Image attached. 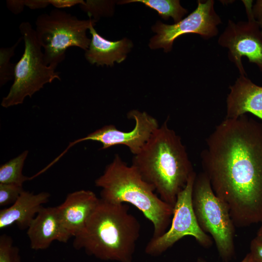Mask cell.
<instances>
[{
	"label": "cell",
	"instance_id": "277c9868",
	"mask_svg": "<svg viewBox=\"0 0 262 262\" xmlns=\"http://www.w3.org/2000/svg\"><path fill=\"white\" fill-rule=\"evenodd\" d=\"M95 183L101 189V199L130 203L141 211L152 224V238L161 236L168 229L174 207L164 201L137 169L132 164L128 165L118 154L115 155Z\"/></svg>",
	"mask_w": 262,
	"mask_h": 262
},
{
	"label": "cell",
	"instance_id": "4fadbf2b",
	"mask_svg": "<svg viewBox=\"0 0 262 262\" xmlns=\"http://www.w3.org/2000/svg\"><path fill=\"white\" fill-rule=\"evenodd\" d=\"M229 88L226 118H236L249 113L262 121V86L240 75Z\"/></svg>",
	"mask_w": 262,
	"mask_h": 262
},
{
	"label": "cell",
	"instance_id": "e0dca14e",
	"mask_svg": "<svg viewBox=\"0 0 262 262\" xmlns=\"http://www.w3.org/2000/svg\"><path fill=\"white\" fill-rule=\"evenodd\" d=\"M133 2L144 3L146 6L156 11L164 19L172 17L175 23L180 21L187 12V10L180 5L178 0H123L119 3Z\"/></svg>",
	"mask_w": 262,
	"mask_h": 262
},
{
	"label": "cell",
	"instance_id": "603a6c76",
	"mask_svg": "<svg viewBox=\"0 0 262 262\" xmlns=\"http://www.w3.org/2000/svg\"><path fill=\"white\" fill-rule=\"evenodd\" d=\"M50 4L57 9L70 7L76 5H83L85 1L82 0H49Z\"/></svg>",
	"mask_w": 262,
	"mask_h": 262
},
{
	"label": "cell",
	"instance_id": "44dd1931",
	"mask_svg": "<svg viewBox=\"0 0 262 262\" xmlns=\"http://www.w3.org/2000/svg\"><path fill=\"white\" fill-rule=\"evenodd\" d=\"M23 191L22 186L0 183V206L13 204Z\"/></svg>",
	"mask_w": 262,
	"mask_h": 262
},
{
	"label": "cell",
	"instance_id": "f1b7e54d",
	"mask_svg": "<svg viewBox=\"0 0 262 262\" xmlns=\"http://www.w3.org/2000/svg\"></svg>",
	"mask_w": 262,
	"mask_h": 262
},
{
	"label": "cell",
	"instance_id": "3957f363",
	"mask_svg": "<svg viewBox=\"0 0 262 262\" xmlns=\"http://www.w3.org/2000/svg\"><path fill=\"white\" fill-rule=\"evenodd\" d=\"M140 224L125 203L100 198L73 246L103 261L132 262L140 234Z\"/></svg>",
	"mask_w": 262,
	"mask_h": 262
},
{
	"label": "cell",
	"instance_id": "cb8c5ba5",
	"mask_svg": "<svg viewBox=\"0 0 262 262\" xmlns=\"http://www.w3.org/2000/svg\"><path fill=\"white\" fill-rule=\"evenodd\" d=\"M252 10L254 19L260 28H262V0H256L252 6Z\"/></svg>",
	"mask_w": 262,
	"mask_h": 262
},
{
	"label": "cell",
	"instance_id": "5bb4252c",
	"mask_svg": "<svg viewBox=\"0 0 262 262\" xmlns=\"http://www.w3.org/2000/svg\"><path fill=\"white\" fill-rule=\"evenodd\" d=\"M30 246L34 250L48 248L54 241L66 243L71 237L64 229L56 207H43L27 229Z\"/></svg>",
	"mask_w": 262,
	"mask_h": 262
},
{
	"label": "cell",
	"instance_id": "9a60e30c",
	"mask_svg": "<svg viewBox=\"0 0 262 262\" xmlns=\"http://www.w3.org/2000/svg\"><path fill=\"white\" fill-rule=\"evenodd\" d=\"M49 197L50 194L48 192L34 194L24 190L11 206L0 210V229L14 224L21 229H28Z\"/></svg>",
	"mask_w": 262,
	"mask_h": 262
},
{
	"label": "cell",
	"instance_id": "52a82bcc",
	"mask_svg": "<svg viewBox=\"0 0 262 262\" xmlns=\"http://www.w3.org/2000/svg\"><path fill=\"white\" fill-rule=\"evenodd\" d=\"M192 205L199 226L213 238L220 256L228 261L234 251L235 226L229 210L213 192L207 176L196 175Z\"/></svg>",
	"mask_w": 262,
	"mask_h": 262
},
{
	"label": "cell",
	"instance_id": "ac0fdd59",
	"mask_svg": "<svg viewBox=\"0 0 262 262\" xmlns=\"http://www.w3.org/2000/svg\"><path fill=\"white\" fill-rule=\"evenodd\" d=\"M28 154V151L25 150L0 166V183L22 186L24 182L31 179V178L25 176L22 174L23 167Z\"/></svg>",
	"mask_w": 262,
	"mask_h": 262
},
{
	"label": "cell",
	"instance_id": "8992f818",
	"mask_svg": "<svg viewBox=\"0 0 262 262\" xmlns=\"http://www.w3.org/2000/svg\"><path fill=\"white\" fill-rule=\"evenodd\" d=\"M19 29L24 42L22 56L15 65L14 81L7 95L1 101L4 108L22 104L45 84L61 80L54 67L45 63L44 53L33 29L29 22H23Z\"/></svg>",
	"mask_w": 262,
	"mask_h": 262
},
{
	"label": "cell",
	"instance_id": "ba28073f",
	"mask_svg": "<svg viewBox=\"0 0 262 262\" xmlns=\"http://www.w3.org/2000/svg\"><path fill=\"white\" fill-rule=\"evenodd\" d=\"M196 175L194 172L178 194L170 228L161 236L151 238L147 243L145 250L147 255L159 256L186 236L194 237L204 247L212 244L211 237L199 226L193 208L192 192Z\"/></svg>",
	"mask_w": 262,
	"mask_h": 262
},
{
	"label": "cell",
	"instance_id": "ffe728a7",
	"mask_svg": "<svg viewBox=\"0 0 262 262\" xmlns=\"http://www.w3.org/2000/svg\"><path fill=\"white\" fill-rule=\"evenodd\" d=\"M12 238L3 234L0 237V262H21L17 247L13 244Z\"/></svg>",
	"mask_w": 262,
	"mask_h": 262
},
{
	"label": "cell",
	"instance_id": "d6986e66",
	"mask_svg": "<svg viewBox=\"0 0 262 262\" xmlns=\"http://www.w3.org/2000/svg\"><path fill=\"white\" fill-rule=\"evenodd\" d=\"M23 39L20 37L12 47L0 49V86L11 80L15 75V65L10 62L14 55L16 48Z\"/></svg>",
	"mask_w": 262,
	"mask_h": 262
},
{
	"label": "cell",
	"instance_id": "8fae6325",
	"mask_svg": "<svg viewBox=\"0 0 262 262\" xmlns=\"http://www.w3.org/2000/svg\"><path fill=\"white\" fill-rule=\"evenodd\" d=\"M127 117L135 122V126L132 130L124 131L118 130L113 125L104 126L84 137L70 143L67 148L59 155V157L61 158L75 144L85 141L100 143L102 145L100 149L123 145L127 147L134 155H136L160 125L156 118L146 112L132 110L128 112Z\"/></svg>",
	"mask_w": 262,
	"mask_h": 262
},
{
	"label": "cell",
	"instance_id": "484cf974",
	"mask_svg": "<svg viewBox=\"0 0 262 262\" xmlns=\"http://www.w3.org/2000/svg\"><path fill=\"white\" fill-rule=\"evenodd\" d=\"M25 6L31 9L43 8L50 4L49 0H24Z\"/></svg>",
	"mask_w": 262,
	"mask_h": 262
},
{
	"label": "cell",
	"instance_id": "2e32d148",
	"mask_svg": "<svg viewBox=\"0 0 262 262\" xmlns=\"http://www.w3.org/2000/svg\"><path fill=\"white\" fill-rule=\"evenodd\" d=\"M93 25L89 28L92 39L85 57L91 64L112 66L114 62H123L132 46L130 40L124 38L117 41L106 39L99 34Z\"/></svg>",
	"mask_w": 262,
	"mask_h": 262
},
{
	"label": "cell",
	"instance_id": "9c48e42d",
	"mask_svg": "<svg viewBox=\"0 0 262 262\" xmlns=\"http://www.w3.org/2000/svg\"><path fill=\"white\" fill-rule=\"evenodd\" d=\"M242 1L248 20L235 23L229 20L218 42L221 46L228 48V58L236 65L240 75L246 76L241 61L243 56L247 57L249 62L256 65L262 72V34L253 16V0Z\"/></svg>",
	"mask_w": 262,
	"mask_h": 262
},
{
	"label": "cell",
	"instance_id": "30bf717a",
	"mask_svg": "<svg viewBox=\"0 0 262 262\" xmlns=\"http://www.w3.org/2000/svg\"><path fill=\"white\" fill-rule=\"evenodd\" d=\"M214 4L213 0H198L196 9L179 22L167 25L158 21L152 27L157 34L150 39L149 47L151 49L163 48L168 52L171 50L174 40L181 35L196 33L205 39L215 36L221 19L215 12Z\"/></svg>",
	"mask_w": 262,
	"mask_h": 262
},
{
	"label": "cell",
	"instance_id": "6da1fadb",
	"mask_svg": "<svg viewBox=\"0 0 262 262\" xmlns=\"http://www.w3.org/2000/svg\"><path fill=\"white\" fill-rule=\"evenodd\" d=\"M203 173L235 227L262 222V121L243 115L223 120L201 153Z\"/></svg>",
	"mask_w": 262,
	"mask_h": 262
},
{
	"label": "cell",
	"instance_id": "d4e9b609",
	"mask_svg": "<svg viewBox=\"0 0 262 262\" xmlns=\"http://www.w3.org/2000/svg\"><path fill=\"white\" fill-rule=\"evenodd\" d=\"M6 4L9 10L15 14L21 13L25 6L24 0H6Z\"/></svg>",
	"mask_w": 262,
	"mask_h": 262
},
{
	"label": "cell",
	"instance_id": "5b68a950",
	"mask_svg": "<svg viewBox=\"0 0 262 262\" xmlns=\"http://www.w3.org/2000/svg\"><path fill=\"white\" fill-rule=\"evenodd\" d=\"M95 19L81 20L60 9L39 15L35 21L37 38L44 49L46 64L56 68L65 60L66 51L71 47H77L85 51L91 39L86 31L95 25Z\"/></svg>",
	"mask_w": 262,
	"mask_h": 262
},
{
	"label": "cell",
	"instance_id": "83f0119b",
	"mask_svg": "<svg viewBox=\"0 0 262 262\" xmlns=\"http://www.w3.org/2000/svg\"><path fill=\"white\" fill-rule=\"evenodd\" d=\"M261 223V226L257 232L256 238L259 240H262V222Z\"/></svg>",
	"mask_w": 262,
	"mask_h": 262
},
{
	"label": "cell",
	"instance_id": "4316f807",
	"mask_svg": "<svg viewBox=\"0 0 262 262\" xmlns=\"http://www.w3.org/2000/svg\"><path fill=\"white\" fill-rule=\"evenodd\" d=\"M196 262H206L202 259H198ZM241 262H254L250 254L248 253Z\"/></svg>",
	"mask_w": 262,
	"mask_h": 262
},
{
	"label": "cell",
	"instance_id": "7a4b0ae2",
	"mask_svg": "<svg viewBox=\"0 0 262 262\" xmlns=\"http://www.w3.org/2000/svg\"><path fill=\"white\" fill-rule=\"evenodd\" d=\"M167 119L134 155L133 165L159 196L174 207L179 193L195 172L181 138Z\"/></svg>",
	"mask_w": 262,
	"mask_h": 262
},
{
	"label": "cell",
	"instance_id": "7402d4cb",
	"mask_svg": "<svg viewBox=\"0 0 262 262\" xmlns=\"http://www.w3.org/2000/svg\"><path fill=\"white\" fill-rule=\"evenodd\" d=\"M249 253L254 262H262V240L255 237L251 241Z\"/></svg>",
	"mask_w": 262,
	"mask_h": 262
},
{
	"label": "cell",
	"instance_id": "7c38bea8",
	"mask_svg": "<svg viewBox=\"0 0 262 262\" xmlns=\"http://www.w3.org/2000/svg\"><path fill=\"white\" fill-rule=\"evenodd\" d=\"M99 199L93 191L81 190L68 194L57 206L61 223L71 237L83 229Z\"/></svg>",
	"mask_w": 262,
	"mask_h": 262
}]
</instances>
